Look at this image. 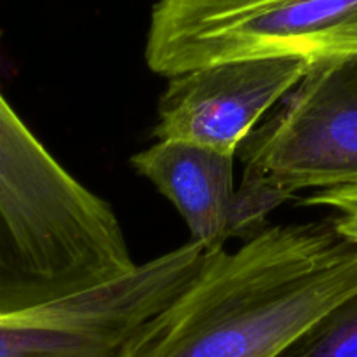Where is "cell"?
Masks as SVG:
<instances>
[{
	"mask_svg": "<svg viewBox=\"0 0 357 357\" xmlns=\"http://www.w3.org/2000/svg\"><path fill=\"white\" fill-rule=\"evenodd\" d=\"M112 206L68 173L0 93V316L131 274Z\"/></svg>",
	"mask_w": 357,
	"mask_h": 357,
	"instance_id": "2",
	"label": "cell"
},
{
	"mask_svg": "<svg viewBox=\"0 0 357 357\" xmlns=\"http://www.w3.org/2000/svg\"><path fill=\"white\" fill-rule=\"evenodd\" d=\"M278 357H357V293L324 314Z\"/></svg>",
	"mask_w": 357,
	"mask_h": 357,
	"instance_id": "8",
	"label": "cell"
},
{
	"mask_svg": "<svg viewBox=\"0 0 357 357\" xmlns=\"http://www.w3.org/2000/svg\"><path fill=\"white\" fill-rule=\"evenodd\" d=\"M204 260V250L188 243L96 289L0 316V357H121L135 335L190 284Z\"/></svg>",
	"mask_w": 357,
	"mask_h": 357,
	"instance_id": "4",
	"label": "cell"
},
{
	"mask_svg": "<svg viewBox=\"0 0 357 357\" xmlns=\"http://www.w3.org/2000/svg\"><path fill=\"white\" fill-rule=\"evenodd\" d=\"M357 56V0H157L145 61L171 77L229 61Z\"/></svg>",
	"mask_w": 357,
	"mask_h": 357,
	"instance_id": "3",
	"label": "cell"
},
{
	"mask_svg": "<svg viewBox=\"0 0 357 357\" xmlns=\"http://www.w3.org/2000/svg\"><path fill=\"white\" fill-rule=\"evenodd\" d=\"M303 204L331 208L337 216L338 230L349 239L357 243V188H338V190H319L303 199Z\"/></svg>",
	"mask_w": 357,
	"mask_h": 357,
	"instance_id": "10",
	"label": "cell"
},
{
	"mask_svg": "<svg viewBox=\"0 0 357 357\" xmlns=\"http://www.w3.org/2000/svg\"><path fill=\"white\" fill-rule=\"evenodd\" d=\"M295 197L289 192L275 187L271 181L244 171L243 181L234 194L229 215V239L250 241L260 236L265 229L268 215L284 202Z\"/></svg>",
	"mask_w": 357,
	"mask_h": 357,
	"instance_id": "9",
	"label": "cell"
},
{
	"mask_svg": "<svg viewBox=\"0 0 357 357\" xmlns=\"http://www.w3.org/2000/svg\"><path fill=\"white\" fill-rule=\"evenodd\" d=\"M234 159L178 139H157L135 153L131 166L171 201L190 230L192 243L218 253L229 241L234 194Z\"/></svg>",
	"mask_w": 357,
	"mask_h": 357,
	"instance_id": "7",
	"label": "cell"
},
{
	"mask_svg": "<svg viewBox=\"0 0 357 357\" xmlns=\"http://www.w3.org/2000/svg\"><path fill=\"white\" fill-rule=\"evenodd\" d=\"M298 59H246L171 77L157 105V139L236 155L265 114L309 72Z\"/></svg>",
	"mask_w": 357,
	"mask_h": 357,
	"instance_id": "6",
	"label": "cell"
},
{
	"mask_svg": "<svg viewBox=\"0 0 357 357\" xmlns=\"http://www.w3.org/2000/svg\"><path fill=\"white\" fill-rule=\"evenodd\" d=\"M239 152L246 173L293 195L357 188V56L310 65Z\"/></svg>",
	"mask_w": 357,
	"mask_h": 357,
	"instance_id": "5",
	"label": "cell"
},
{
	"mask_svg": "<svg viewBox=\"0 0 357 357\" xmlns=\"http://www.w3.org/2000/svg\"><path fill=\"white\" fill-rule=\"evenodd\" d=\"M357 293V243L333 218L272 227L208 253L121 357H278Z\"/></svg>",
	"mask_w": 357,
	"mask_h": 357,
	"instance_id": "1",
	"label": "cell"
}]
</instances>
